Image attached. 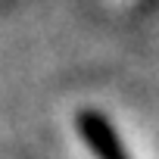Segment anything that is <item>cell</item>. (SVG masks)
Listing matches in <instances>:
<instances>
[{"label":"cell","instance_id":"cell-1","mask_svg":"<svg viewBox=\"0 0 159 159\" xmlns=\"http://www.w3.org/2000/svg\"><path fill=\"white\" fill-rule=\"evenodd\" d=\"M78 134H81V140L88 143V150L97 156V159H131L119 131L112 128V122L97 112V109H81L78 112Z\"/></svg>","mask_w":159,"mask_h":159}]
</instances>
